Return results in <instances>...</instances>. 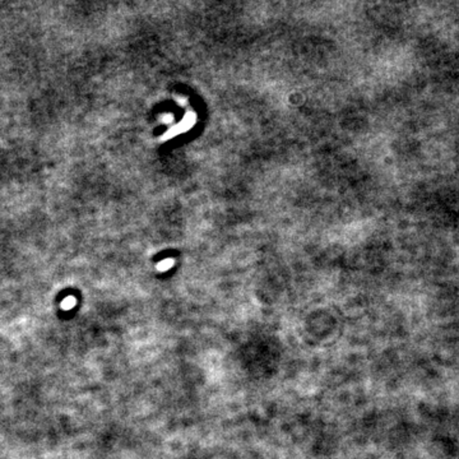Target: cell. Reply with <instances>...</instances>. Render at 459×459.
<instances>
[{"label":"cell","instance_id":"6da1fadb","mask_svg":"<svg viewBox=\"0 0 459 459\" xmlns=\"http://www.w3.org/2000/svg\"><path fill=\"white\" fill-rule=\"evenodd\" d=\"M74 304H75L74 297L69 296V297H67V299L64 300V302H63V304H62V306H63V309L68 310V309H70V307L74 306Z\"/></svg>","mask_w":459,"mask_h":459},{"label":"cell","instance_id":"7a4b0ae2","mask_svg":"<svg viewBox=\"0 0 459 459\" xmlns=\"http://www.w3.org/2000/svg\"><path fill=\"white\" fill-rule=\"evenodd\" d=\"M172 263H174V262H172V260H170V259H168L167 262H165V263L161 262L160 264H158V269H160V270H167L168 268L171 267V264H172Z\"/></svg>","mask_w":459,"mask_h":459}]
</instances>
